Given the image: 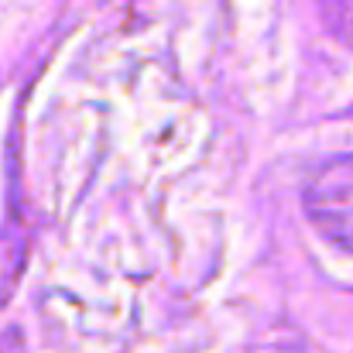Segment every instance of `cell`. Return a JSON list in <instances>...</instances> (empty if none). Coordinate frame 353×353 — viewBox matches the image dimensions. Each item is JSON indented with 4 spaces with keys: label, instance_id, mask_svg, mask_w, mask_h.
Listing matches in <instances>:
<instances>
[{
    "label": "cell",
    "instance_id": "obj_1",
    "mask_svg": "<svg viewBox=\"0 0 353 353\" xmlns=\"http://www.w3.org/2000/svg\"><path fill=\"white\" fill-rule=\"evenodd\" d=\"M305 213L316 230L353 254V154L323 161L305 182Z\"/></svg>",
    "mask_w": 353,
    "mask_h": 353
},
{
    "label": "cell",
    "instance_id": "obj_2",
    "mask_svg": "<svg viewBox=\"0 0 353 353\" xmlns=\"http://www.w3.org/2000/svg\"><path fill=\"white\" fill-rule=\"evenodd\" d=\"M330 7H333V14H336V28H343V31L353 34V0H330ZM350 34H347V38H350Z\"/></svg>",
    "mask_w": 353,
    "mask_h": 353
},
{
    "label": "cell",
    "instance_id": "obj_3",
    "mask_svg": "<svg viewBox=\"0 0 353 353\" xmlns=\"http://www.w3.org/2000/svg\"><path fill=\"white\" fill-rule=\"evenodd\" d=\"M0 353H24V336H21L17 326L0 333Z\"/></svg>",
    "mask_w": 353,
    "mask_h": 353
}]
</instances>
